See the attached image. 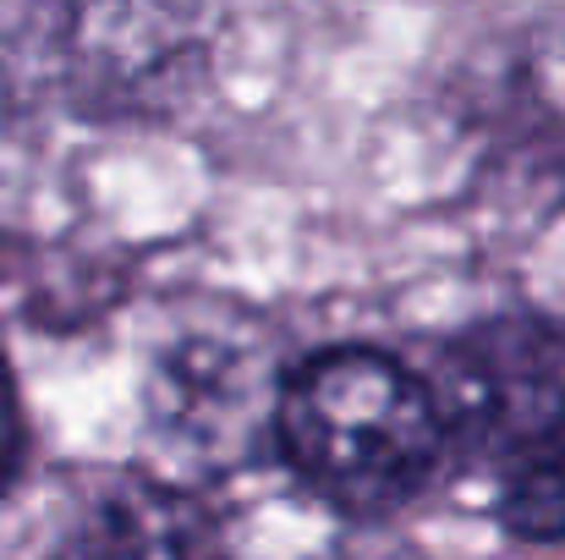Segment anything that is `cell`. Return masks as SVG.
Here are the masks:
<instances>
[{
	"label": "cell",
	"instance_id": "cell-1",
	"mask_svg": "<svg viewBox=\"0 0 565 560\" xmlns=\"http://www.w3.org/2000/svg\"><path fill=\"white\" fill-rule=\"evenodd\" d=\"M275 456L347 517L417 500L450 462L428 373L379 347H324L280 379Z\"/></svg>",
	"mask_w": 565,
	"mask_h": 560
},
{
	"label": "cell",
	"instance_id": "cell-2",
	"mask_svg": "<svg viewBox=\"0 0 565 560\" xmlns=\"http://www.w3.org/2000/svg\"><path fill=\"white\" fill-rule=\"evenodd\" d=\"M450 462L494 484V517L527 545H565V330L489 319L428 373Z\"/></svg>",
	"mask_w": 565,
	"mask_h": 560
},
{
	"label": "cell",
	"instance_id": "cell-3",
	"mask_svg": "<svg viewBox=\"0 0 565 560\" xmlns=\"http://www.w3.org/2000/svg\"><path fill=\"white\" fill-rule=\"evenodd\" d=\"M280 379L258 341L242 336H182L160 352L143 390V418L166 478H231L236 467L275 451Z\"/></svg>",
	"mask_w": 565,
	"mask_h": 560
},
{
	"label": "cell",
	"instance_id": "cell-4",
	"mask_svg": "<svg viewBox=\"0 0 565 560\" xmlns=\"http://www.w3.org/2000/svg\"><path fill=\"white\" fill-rule=\"evenodd\" d=\"M55 560H225L214 511L166 473H110L77 506Z\"/></svg>",
	"mask_w": 565,
	"mask_h": 560
},
{
	"label": "cell",
	"instance_id": "cell-5",
	"mask_svg": "<svg viewBox=\"0 0 565 560\" xmlns=\"http://www.w3.org/2000/svg\"><path fill=\"white\" fill-rule=\"evenodd\" d=\"M66 44L77 83L105 99H138L143 88L177 83L198 50L177 0H77Z\"/></svg>",
	"mask_w": 565,
	"mask_h": 560
},
{
	"label": "cell",
	"instance_id": "cell-6",
	"mask_svg": "<svg viewBox=\"0 0 565 560\" xmlns=\"http://www.w3.org/2000/svg\"><path fill=\"white\" fill-rule=\"evenodd\" d=\"M17 445H22V423H17V395H11V373L0 363V484L17 462Z\"/></svg>",
	"mask_w": 565,
	"mask_h": 560
}]
</instances>
